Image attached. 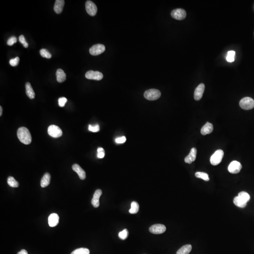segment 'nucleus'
Instances as JSON below:
<instances>
[{
  "label": "nucleus",
  "instance_id": "nucleus-7",
  "mask_svg": "<svg viewBox=\"0 0 254 254\" xmlns=\"http://www.w3.org/2000/svg\"><path fill=\"white\" fill-rule=\"evenodd\" d=\"M86 11L89 15L94 16L97 14L98 8L96 4L91 1H87L85 4Z\"/></svg>",
  "mask_w": 254,
  "mask_h": 254
},
{
  "label": "nucleus",
  "instance_id": "nucleus-40",
  "mask_svg": "<svg viewBox=\"0 0 254 254\" xmlns=\"http://www.w3.org/2000/svg\"><path fill=\"white\" fill-rule=\"evenodd\" d=\"M18 254H28L27 250L25 249H22L21 251L18 252Z\"/></svg>",
  "mask_w": 254,
  "mask_h": 254
},
{
  "label": "nucleus",
  "instance_id": "nucleus-11",
  "mask_svg": "<svg viewBox=\"0 0 254 254\" xmlns=\"http://www.w3.org/2000/svg\"><path fill=\"white\" fill-rule=\"evenodd\" d=\"M166 230L164 225L161 224H155L150 227L149 231L153 234H159L164 233Z\"/></svg>",
  "mask_w": 254,
  "mask_h": 254
},
{
  "label": "nucleus",
  "instance_id": "nucleus-42",
  "mask_svg": "<svg viewBox=\"0 0 254 254\" xmlns=\"http://www.w3.org/2000/svg\"><path fill=\"white\" fill-rule=\"evenodd\" d=\"M2 106H0V116H2Z\"/></svg>",
  "mask_w": 254,
  "mask_h": 254
},
{
  "label": "nucleus",
  "instance_id": "nucleus-4",
  "mask_svg": "<svg viewBox=\"0 0 254 254\" xmlns=\"http://www.w3.org/2000/svg\"><path fill=\"white\" fill-rule=\"evenodd\" d=\"M224 155V152L222 150H218L211 157L210 161L211 164L214 166L219 165L222 160Z\"/></svg>",
  "mask_w": 254,
  "mask_h": 254
},
{
  "label": "nucleus",
  "instance_id": "nucleus-1",
  "mask_svg": "<svg viewBox=\"0 0 254 254\" xmlns=\"http://www.w3.org/2000/svg\"><path fill=\"white\" fill-rule=\"evenodd\" d=\"M18 139L22 143L29 144L32 142V136L28 129L22 127L19 128L17 131Z\"/></svg>",
  "mask_w": 254,
  "mask_h": 254
},
{
  "label": "nucleus",
  "instance_id": "nucleus-35",
  "mask_svg": "<svg viewBox=\"0 0 254 254\" xmlns=\"http://www.w3.org/2000/svg\"><path fill=\"white\" fill-rule=\"evenodd\" d=\"M58 105H59L60 106L63 107L65 106V104L67 102V99L65 97H62V98H60L58 99Z\"/></svg>",
  "mask_w": 254,
  "mask_h": 254
},
{
  "label": "nucleus",
  "instance_id": "nucleus-19",
  "mask_svg": "<svg viewBox=\"0 0 254 254\" xmlns=\"http://www.w3.org/2000/svg\"><path fill=\"white\" fill-rule=\"evenodd\" d=\"M25 87H26V94L27 97L30 99H34L35 98V93L31 84L29 82H27Z\"/></svg>",
  "mask_w": 254,
  "mask_h": 254
},
{
  "label": "nucleus",
  "instance_id": "nucleus-20",
  "mask_svg": "<svg viewBox=\"0 0 254 254\" xmlns=\"http://www.w3.org/2000/svg\"><path fill=\"white\" fill-rule=\"evenodd\" d=\"M56 80L60 83H62L66 80V75L65 73L61 69H58L56 72Z\"/></svg>",
  "mask_w": 254,
  "mask_h": 254
},
{
  "label": "nucleus",
  "instance_id": "nucleus-21",
  "mask_svg": "<svg viewBox=\"0 0 254 254\" xmlns=\"http://www.w3.org/2000/svg\"><path fill=\"white\" fill-rule=\"evenodd\" d=\"M51 175L48 173H46L42 177L41 181V185L43 188L48 186L51 181Z\"/></svg>",
  "mask_w": 254,
  "mask_h": 254
},
{
  "label": "nucleus",
  "instance_id": "nucleus-14",
  "mask_svg": "<svg viewBox=\"0 0 254 254\" xmlns=\"http://www.w3.org/2000/svg\"><path fill=\"white\" fill-rule=\"evenodd\" d=\"M197 152V149L195 148H193L191 149L189 155H187L186 157L185 158V162L188 163V164H191L192 162L195 161L196 158Z\"/></svg>",
  "mask_w": 254,
  "mask_h": 254
},
{
  "label": "nucleus",
  "instance_id": "nucleus-9",
  "mask_svg": "<svg viewBox=\"0 0 254 254\" xmlns=\"http://www.w3.org/2000/svg\"><path fill=\"white\" fill-rule=\"evenodd\" d=\"M85 77L88 79L100 81L103 79V75L100 72L90 70L86 73Z\"/></svg>",
  "mask_w": 254,
  "mask_h": 254
},
{
  "label": "nucleus",
  "instance_id": "nucleus-3",
  "mask_svg": "<svg viewBox=\"0 0 254 254\" xmlns=\"http://www.w3.org/2000/svg\"><path fill=\"white\" fill-rule=\"evenodd\" d=\"M239 106L244 110H251L254 107V99L250 97H245L240 100Z\"/></svg>",
  "mask_w": 254,
  "mask_h": 254
},
{
  "label": "nucleus",
  "instance_id": "nucleus-18",
  "mask_svg": "<svg viewBox=\"0 0 254 254\" xmlns=\"http://www.w3.org/2000/svg\"><path fill=\"white\" fill-rule=\"evenodd\" d=\"M65 5L64 0H56L54 6V10L56 14H60L63 11Z\"/></svg>",
  "mask_w": 254,
  "mask_h": 254
},
{
  "label": "nucleus",
  "instance_id": "nucleus-2",
  "mask_svg": "<svg viewBox=\"0 0 254 254\" xmlns=\"http://www.w3.org/2000/svg\"><path fill=\"white\" fill-rule=\"evenodd\" d=\"M161 96L160 90L156 89H150L145 91L144 93V97L149 100H155L158 99Z\"/></svg>",
  "mask_w": 254,
  "mask_h": 254
},
{
  "label": "nucleus",
  "instance_id": "nucleus-8",
  "mask_svg": "<svg viewBox=\"0 0 254 254\" xmlns=\"http://www.w3.org/2000/svg\"><path fill=\"white\" fill-rule=\"evenodd\" d=\"M171 15L172 18L181 20L185 19L186 16V12L185 10L182 9H177L174 10L171 12Z\"/></svg>",
  "mask_w": 254,
  "mask_h": 254
},
{
  "label": "nucleus",
  "instance_id": "nucleus-17",
  "mask_svg": "<svg viewBox=\"0 0 254 254\" xmlns=\"http://www.w3.org/2000/svg\"><path fill=\"white\" fill-rule=\"evenodd\" d=\"M213 131V125L211 123L207 122L201 129V132L202 135L210 134Z\"/></svg>",
  "mask_w": 254,
  "mask_h": 254
},
{
  "label": "nucleus",
  "instance_id": "nucleus-13",
  "mask_svg": "<svg viewBox=\"0 0 254 254\" xmlns=\"http://www.w3.org/2000/svg\"><path fill=\"white\" fill-rule=\"evenodd\" d=\"M102 194V190L100 189L96 190L94 193L93 198L91 200V204L95 208H98L99 206V198Z\"/></svg>",
  "mask_w": 254,
  "mask_h": 254
},
{
  "label": "nucleus",
  "instance_id": "nucleus-23",
  "mask_svg": "<svg viewBox=\"0 0 254 254\" xmlns=\"http://www.w3.org/2000/svg\"><path fill=\"white\" fill-rule=\"evenodd\" d=\"M233 202L236 206L239 208H244L246 206L247 203L244 202L242 199H240L239 196L235 197L233 200Z\"/></svg>",
  "mask_w": 254,
  "mask_h": 254
},
{
  "label": "nucleus",
  "instance_id": "nucleus-41",
  "mask_svg": "<svg viewBox=\"0 0 254 254\" xmlns=\"http://www.w3.org/2000/svg\"><path fill=\"white\" fill-rule=\"evenodd\" d=\"M97 152H105V150H104V149L103 148H98Z\"/></svg>",
  "mask_w": 254,
  "mask_h": 254
},
{
  "label": "nucleus",
  "instance_id": "nucleus-27",
  "mask_svg": "<svg viewBox=\"0 0 254 254\" xmlns=\"http://www.w3.org/2000/svg\"><path fill=\"white\" fill-rule=\"evenodd\" d=\"M240 199L247 203L250 199V196L248 193L246 192H241L239 194L238 196Z\"/></svg>",
  "mask_w": 254,
  "mask_h": 254
},
{
  "label": "nucleus",
  "instance_id": "nucleus-15",
  "mask_svg": "<svg viewBox=\"0 0 254 254\" xmlns=\"http://www.w3.org/2000/svg\"><path fill=\"white\" fill-rule=\"evenodd\" d=\"M72 169L73 171L76 172L81 180H84L86 178V173L85 171L77 164H74L73 165Z\"/></svg>",
  "mask_w": 254,
  "mask_h": 254
},
{
  "label": "nucleus",
  "instance_id": "nucleus-34",
  "mask_svg": "<svg viewBox=\"0 0 254 254\" xmlns=\"http://www.w3.org/2000/svg\"><path fill=\"white\" fill-rule=\"evenodd\" d=\"M19 42L21 43V44H22L23 45L24 47L27 48L28 47V44L26 42L25 37H24L23 35H21L19 36Z\"/></svg>",
  "mask_w": 254,
  "mask_h": 254
},
{
  "label": "nucleus",
  "instance_id": "nucleus-26",
  "mask_svg": "<svg viewBox=\"0 0 254 254\" xmlns=\"http://www.w3.org/2000/svg\"><path fill=\"white\" fill-rule=\"evenodd\" d=\"M7 183L8 185L12 187H18L19 186V183L18 181L15 180V178L12 177H9L7 179Z\"/></svg>",
  "mask_w": 254,
  "mask_h": 254
},
{
  "label": "nucleus",
  "instance_id": "nucleus-36",
  "mask_svg": "<svg viewBox=\"0 0 254 254\" xmlns=\"http://www.w3.org/2000/svg\"><path fill=\"white\" fill-rule=\"evenodd\" d=\"M126 141V138L125 136H123L120 138H117L115 139V142L117 143L118 144H123Z\"/></svg>",
  "mask_w": 254,
  "mask_h": 254
},
{
  "label": "nucleus",
  "instance_id": "nucleus-12",
  "mask_svg": "<svg viewBox=\"0 0 254 254\" xmlns=\"http://www.w3.org/2000/svg\"><path fill=\"white\" fill-rule=\"evenodd\" d=\"M205 88V87L203 83H201L200 85H198V87L195 90L194 93V98L195 100L198 101L202 98Z\"/></svg>",
  "mask_w": 254,
  "mask_h": 254
},
{
  "label": "nucleus",
  "instance_id": "nucleus-31",
  "mask_svg": "<svg viewBox=\"0 0 254 254\" xmlns=\"http://www.w3.org/2000/svg\"><path fill=\"white\" fill-rule=\"evenodd\" d=\"M88 129L90 131L93 132H97L99 131V130H100V127H99L98 124H96L95 125H89Z\"/></svg>",
  "mask_w": 254,
  "mask_h": 254
},
{
  "label": "nucleus",
  "instance_id": "nucleus-24",
  "mask_svg": "<svg viewBox=\"0 0 254 254\" xmlns=\"http://www.w3.org/2000/svg\"><path fill=\"white\" fill-rule=\"evenodd\" d=\"M139 206L138 203L136 202H132L131 204V209L129 210V212L131 214H135L139 212Z\"/></svg>",
  "mask_w": 254,
  "mask_h": 254
},
{
  "label": "nucleus",
  "instance_id": "nucleus-33",
  "mask_svg": "<svg viewBox=\"0 0 254 254\" xmlns=\"http://www.w3.org/2000/svg\"><path fill=\"white\" fill-rule=\"evenodd\" d=\"M19 62V57H16L11 59L10 60V64L12 66H16L18 65Z\"/></svg>",
  "mask_w": 254,
  "mask_h": 254
},
{
  "label": "nucleus",
  "instance_id": "nucleus-32",
  "mask_svg": "<svg viewBox=\"0 0 254 254\" xmlns=\"http://www.w3.org/2000/svg\"><path fill=\"white\" fill-rule=\"evenodd\" d=\"M17 38L14 36H12L10 37L8 39V41H7V44L9 46H12L14 44L17 43Z\"/></svg>",
  "mask_w": 254,
  "mask_h": 254
},
{
  "label": "nucleus",
  "instance_id": "nucleus-30",
  "mask_svg": "<svg viewBox=\"0 0 254 254\" xmlns=\"http://www.w3.org/2000/svg\"><path fill=\"white\" fill-rule=\"evenodd\" d=\"M128 235H129V231H128V230L126 229L120 231L119 233V234H118L119 237L122 240H124V239H126L128 238Z\"/></svg>",
  "mask_w": 254,
  "mask_h": 254
},
{
  "label": "nucleus",
  "instance_id": "nucleus-38",
  "mask_svg": "<svg viewBox=\"0 0 254 254\" xmlns=\"http://www.w3.org/2000/svg\"><path fill=\"white\" fill-rule=\"evenodd\" d=\"M105 152H98L97 156L98 158H103L105 157Z\"/></svg>",
  "mask_w": 254,
  "mask_h": 254
},
{
  "label": "nucleus",
  "instance_id": "nucleus-37",
  "mask_svg": "<svg viewBox=\"0 0 254 254\" xmlns=\"http://www.w3.org/2000/svg\"><path fill=\"white\" fill-rule=\"evenodd\" d=\"M227 60L229 62H232L234 61V56L227 55Z\"/></svg>",
  "mask_w": 254,
  "mask_h": 254
},
{
  "label": "nucleus",
  "instance_id": "nucleus-28",
  "mask_svg": "<svg viewBox=\"0 0 254 254\" xmlns=\"http://www.w3.org/2000/svg\"><path fill=\"white\" fill-rule=\"evenodd\" d=\"M89 249L86 248H79L73 251L71 254H90Z\"/></svg>",
  "mask_w": 254,
  "mask_h": 254
},
{
  "label": "nucleus",
  "instance_id": "nucleus-10",
  "mask_svg": "<svg viewBox=\"0 0 254 254\" xmlns=\"http://www.w3.org/2000/svg\"><path fill=\"white\" fill-rule=\"evenodd\" d=\"M241 169H242V165L240 164V162L236 160H234L229 165L228 169L229 172L231 174H237L240 172Z\"/></svg>",
  "mask_w": 254,
  "mask_h": 254
},
{
  "label": "nucleus",
  "instance_id": "nucleus-22",
  "mask_svg": "<svg viewBox=\"0 0 254 254\" xmlns=\"http://www.w3.org/2000/svg\"><path fill=\"white\" fill-rule=\"evenodd\" d=\"M192 249V246L190 244H187L181 247L177 251L176 254H189Z\"/></svg>",
  "mask_w": 254,
  "mask_h": 254
},
{
  "label": "nucleus",
  "instance_id": "nucleus-5",
  "mask_svg": "<svg viewBox=\"0 0 254 254\" xmlns=\"http://www.w3.org/2000/svg\"><path fill=\"white\" fill-rule=\"evenodd\" d=\"M48 133L50 136L54 138H60L63 135L62 131L57 126L52 125L48 127Z\"/></svg>",
  "mask_w": 254,
  "mask_h": 254
},
{
  "label": "nucleus",
  "instance_id": "nucleus-25",
  "mask_svg": "<svg viewBox=\"0 0 254 254\" xmlns=\"http://www.w3.org/2000/svg\"><path fill=\"white\" fill-rule=\"evenodd\" d=\"M195 175L197 178H201L204 181H209L210 180L209 175L207 173H204V172H197Z\"/></svg>",
  "mask_w": 254,
  "mask_h": 254
},
{
  "label": "nucleus",
  "instance_id": "nucleus-29",
  "mask_svg": "<svg viewBox=\"0 0 254 254\" xmlns=\"http://www.w3.org/2000/svg\"><path fill=\"white\" fill-rule=\"evenodd\" d=\"M40 53L41 54V56H43V57L45 58H51L52 57V55L45 48H43L42 50H40Z\"/></svg>",
  "mask_w": 254,
  "mask_h": 254
},
{
  "label": "nucleus",
  "instance_id": "nucleus-16",
  "mask_svg": "<svg viewBox=\"0 0 254 254\" xmlns=\"http://www.w3.org/2000/svg\"><path fill=\"white\" fill-rule=\"evenodd\" d=\"M60 218L57 214L52 213L49 216L48 219V224L51 227H55L59 223Z\"/></svg>",
  "mask_w": 254,
  "mask_h": 254
},
{
  "label": "nucleus",
  "instance_id": "nucleus-39",
  "mask_svg": "<svg viewBox=\"0 0 254 254\" xmlns=\"http://www.w3.org/2000/svg\"><path fill=\"white\" fill-rule=\"evenodd\" d=\"M228 55L234 56H235V52L233 51H229V52H228Z\"/></svg>",
  "mask_w": 254,
  "mask_h": 254
},
{
  "label": "nucleus",
  "instance_id": "nucleus-6",
  "mask_svg": "<svg viewBox=\"0 0 254 254\" xmlns=\"http://www.w3.org/2000/svg\"><path fill=\"white\" fill-rule=\"evenodd\" d=\"M106 50V47L103 44H97L91 47L90 49V53L92 56H98L103 53Z\"/></svg>",
  "mask_w": 254,
  "mask_h": 254
}]
</instances>
